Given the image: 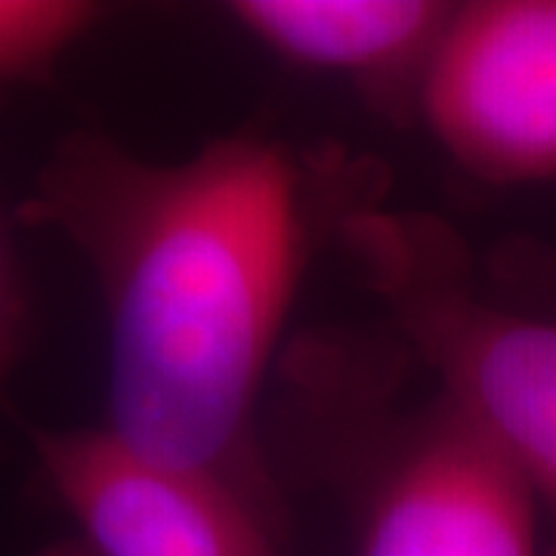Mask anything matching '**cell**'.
I'll return each mask as SVG.
<instances>
[{
    "label": "cell",
    "instance_id": "6da1fadb",
    "mask_svg": "<svg viewBox=\"0 0 556 556\" xmlns=\"http://www.w3.org/2000/svg\"><path fill=\"white\" fill-rule=\"evenodd\" d=\"M350 186L251 130L179 161L142 159L97 130L56 142L20 217L68 241L100 285L115 437L273 510L260 393L316 236L338 223Z\"/></svg>",
    "mask_w": 556,
    "mask_h": 556
},
{
    "label": "cell",
    "instance_id": "7a4b0ae2",
    "mask_svg": "<svg viewBox=\"0 0 556 556\" xmlns=\"http://www.w3.org/2000/svg\"><path fill=\"white\" fill-rule=\"evenodd\" d=\"M334 236L420 371L514 464L541 514L544 556H556V318L489 298L437 214L350 199Z\"/></svg>",
    "mask_w": 556,
    "mask_h": 556
},
{
    "label": "cell",
    "instance_id": "3957f363",
    "mask_svg": "<svg viewBox=\"0 0 556 556\" xmlns=\"http://www.w3.org/2000/svg\"><path fill=\"white\" fill-rule=\"evenodd\" d=\"M368 433L353 464L356 556H544L532 492L433 380Z\"/></svg>",
    "mask_w": 556,
    "mask_h": 556
},
{
    "label": "cell",
    "instance_id": "277c9868",
    "mask_svg": "<svg viewBox=\"0 0 556 556\" xmlns=\"http://www.w3.org/2000/svg\"><path fill=\"white\" fill-rule=\"evenodd\" d=\"M417 118L479 182L556 179V0L455 3Z\"/></svg>",
    "mask_w": 556,
    "mask_h": 556
},
{
    "label": "cell",
    "instance_id": "5b68a950",
    "mask_svg": "<svg viewBox=\"0 0 556 556\" xmlns=\"http://www.w3.org/2000/svg\"><path fill=\"white\" fill-rule=\"evenodd\" d=\"M31 442L93 556H285L276 514L217 473L142 455L109 427H35Z\"/></svg>",
    "mask_w": 556,
    "mask_h": 556
},
{
    "label": "cell",
    "instance_id": "8992f818",
    "mask_svg": "<svg viewBox=\"0 0 556 556\" xmlns=\"http://www.w3.org/2000/svg\"><path fill=\"white\" fill-rule=\"evenodd\" d=\"M455 3L445 0H232L226 16L269 56L350 80L378 109L417 115V93Z\"/></svg>",
    "mask_w": 556,
    "mask_h": 556
},
{
    "label": "cell",
    "instance_id": "52a82bcc",
    "mask_svg": "<svg viewBox=\"0 0 556 556\" xmlns=\"http://www.w3.org/2000/svg\"><path fill=\"white\" fill-rule=\"evenodd\" d=\"M102 16L87 0H0V84H47Z\"/></svg>",
    "mask_w": 556,
    "mask_h": 556
},
{
    "label": "cell",
    "instance_id": "ba28073f",
    "mask_svg": "<svg viewBox=\"0 0 556 556\" xmlns=\"http://www.w3.org/2000/svg\"><path fill=\"white\" fill-rule=\"evenodd\" d=\"M28 338V291L20 254L0 211V387L13 375Z\"/></svg>",
    "mask_w": 556,
    "mask_h": 556
},
{
    "label": "cell",
    "instance_id": "9c48e42d",
    "mask_svg": "<svg viewBox=\"0 0 556 556\" xmlns=\"http://www.w3.org/2000/svg\"><path fill=\"white\" fill-rule=\"evenodd\" d=\"M43 556H93L84 544H65V547H53L50 554H43Z\"/></svg>",
    "mask_w": 556,
    "mask_h": 556
}]
</instances>
